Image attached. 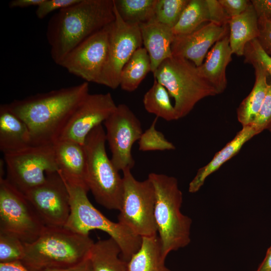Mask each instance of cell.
I'll return each mask as SVG.
<instances>
[{"label": "cell", "mask_w": 271, "mask_h": 271, "mask_svg": "<svg viewBox=\"0 0 271 271\" xmlns=\"http://www.w3.org/2000/svg\"><path fill=\"white\" fill-rule=\"evenodd\" d=\"M243 56L244 63L259 64L266 71L268 76L271 77V56L264 51L257 39L246 45Z\"/></svg>", "instance_id": "d6a6232c"}, {"label": "cell", "mask_w": 271, "mask_h": 271, "mask_svg": "<svg viewBox=\"0 0 271 271\" xmlns=\"http://www.w3.org/2000/svg\"><path fill=\"white\" fill-rule=\"evenodd\" d=\"M0 271H31L21 261L0 263Z\"/></svg>", "instance_id": "60d3db41"}, {"label": "cell", "mask_w": 271, "mask_h": 271, "mask_svg": "<svg viewBox=\"0 0 271 271\" xmlns=\"http://www.w3.org/2000/svg\"><path fill=\"white\" fill-rule=\"evenodd\" d=\"M258 19L271 20V0L250 1Z\"/></svg>", "instance_id": "f35d334b"}, {"label": "cell", "mask_w": 271, "mask_h": 271, "mask_svg": "<svg viewBox=\"0 0 271 271\" xmlns=\"http://www.w3.org/2000/svg\"><path fill=\"white\" fill-rule=\"evenodd\" d=\"M122 201L118 222L143 237L157 235L155 220V193L151 181L137 180L131 170L123 171Z\"/></svg>", "instance_id": "ba28073f"}, {"label": "cell", "mask_w": 271, "mask_h": 271, "mask_svg": "<svg viewBox=\"0 0 271 271\" xmlns=\"http://www.w3.org/2000/svg\"><path fill=\"white\" fill-rule=\"evenodd\" d=\"M148 178L155 190V220L163 254L166 258L171 251L190 243L192 220L181 211L183 194L175 177L151 173Z\"/></svg>", "instance_id": "277c9868"}, {"label": "cell", "mask_w": 271, "mask_h": 271, "mask_svg": "<svg viewBox=\"0 0 271 271\" xmlns=\"http://www.w3.org/2000/svg\"><path fill=\"white\" fill-rule=\"evenodd\" d=\"M62 178L69 192L70 205L64 227L85 235L95 229L107 233L119 246L122 258L128 261L139 250L142 237L120 223L110 220L95 208L88 198L89 190L86 185Z\"/></svg>", "instance_id": "5b68a950"}, {"label": "cell", "mask_w": 271, "mask_h": 271, "mask_svg": "<svg viewBox=\"0 0 271 271\" xmlns=\"http://www.w3.org/2000/svg\"><path fill=\"white\" fill-rule=\"evenodd\" d=\"M139 25L143 45L149 55L154 73L164 61L172 56L171 46L175 36L171 28L154 19Z\"/></svg>", "instance_id": "ac0fdd59"}, {"label": "cell", "mask_w": 271, "mask_h": 271, "mask_svg": "<svg viewBox=\"0 0 271 271\" xmlns=\"http://www.w3.org/2000/svg\"><path fill=\"white\" fill-rule=\"evenodd\" d=\"M89 94V83L38 93L7 104L27 125L32 146L52 145Z\"/></svg>", "instance_id": "6da1fadb"}, {"label": "cell", "mask_w": 271, "mask_h": 271, "mask_svg": "<svg viewBox=\"0 0 271 271\" xmlns=\"http://www.w3.org/2000/svg\"><path fill=\"white\" fill-rule=\"evenodd\" d=\"M210 22L217 25H228L231 18L227 14L218 0H206Z\"/></svg>", "instance_id": "d590c367"}, {"label": "cell", "mask_w": 271, "mask_h": 271, "mask_svg": "<svg viewBox=\"0 0 271 271\" xmlns=\"http://www.w3.org/2000/svg\"><path fill=\"white\" fill-rule=\"evenodd\" d=\"M106 141L102 124L95 127L85 139L86 184L98 203L106 209L119 211L122 201L123 178L107 156Z\"/></svg>", "instance_id": "8992f818"}, {"label": "cell", "mask_w": 271, "mask_h": 271, "mask_svg": "<svg viewBox=\"0 0 271 271\" xmlns=\"http://www.w3.org/2000/svg\"><path fill=\"white\" fill-rule=\"evenodd\" d=\"M117 107L109 93L88 94L77 107L58 140L84 145L88 134L110 116Z\"/></svg>", "instance_id": "9a60e30c"}, {"label": "cell", "mask_w": 271, "mask_h": 271, "mask_svg": "<svg viewBox=\"0 0 271 271\" xmlns=\"http://www.w3.org/2000/svg\"><path fill=\"white\" fill-rule=\"evenodd\" d=\"M255 70V82L249 94L237 109V117L242 126L252 123L259 112L267 92L268 75L259 64L252 63Z\"/></svg>", "instance_id": "d4e9b609"}, {"label": "cell", "mask_w": 271, "mask_h": 271, "mask_svg": "<svg viewBox=\"0 0 271 271\" xmlns=\"http://www.w3.org/2000/svg\"><path fill=\"white\" fill-rule=\"evenodd\" d=\"M170 97L167 89L154 79L152 86L144 96V107L147 111L157 117L167 121L177 120L176 112Z\"/></svg>", "instance_id": "4316f807"}, {"label": "cell", "mask_w": 271, "mask_h": 271, "mask_svg": "<svg viewBox=\"0 0 271 271\" xmlns=\"http://www.w3.org/2000/svg\"><path fill=\"white\" fill-rule=\"evenodd\" d=\"M189 2V0H156L154 19L172 29Z\"/></svg>", "instance_id": "f546056e"}, {"label": "cell", "mask_w": 271, "mask_h": 271, "mask_svg": "<svg viewBox=\"0 0 271 271\" xmlns=\"http://www.w3.org/2000/svg\"><path fill=\"white\" fill-rule=\"evenodd\" d=\"M157 118L156 117L150 126L143 132L138 141L140 151L147 152L175 149V146L167 140L162 132L156 129Z\"/></svg>", "instance_id": "4dcf8cb0"}, {"label": "cell", "mask_w": 271, "mask_h": 271, "mask_svg": "<svg viewBox=\"0 0 271 271\" xmlns=\"http://www.w3.org/2000/svg\"><path fill=\"white\" fill-rule=\"evenodd\" d=\"M113 0H79L49 20L46 30L53 61L60 65L85 40L115 20Z\"/></svg>", "instance_id": "7a4b0ae2"}, {"label": "cell", "mask_w": 271, "mask_h": 271, "mask_svg": "<svg viewBox=\"0 0 271 271\" xmlns=\"http://www.w3.org/2000/svg\"><path fill=\"white\" fill-rule=\"evenodd\" d=\"M79 1V0H44L37 7L36 15L38 19H43L51 12L68 7Z\"/></svg>", "instance_id": "e575fe53"}, {"label": "cell", "mask_w": 271, "mask_h": 271, "mask_svg": "<svg viewBox=\"0 0 271 271\" xmlns=\"http://www.w3.org/2000/svg\"><path fill=\"white\" fill-rule=\"evenodd\" d=\"M258 28L257 39L264 51L271 56V20L258 19Z\"/></svg>", "instance_id": "8d00e7d4"}, {"label": "cell", "mask_w": 271, "mask_h": 271, "mask_svg": "<svg viewBox=\"0 0 271 271\" xmlns=\"http://www.w3.org/2000/svg\"><path fill=\"white\" fill-rule=\"evenodd\" d=\"M150 71L149 55L144 47H140L123 67L120 76L119 86L124 91L132 92L138 88Z\"/></svg>", "instance_id": "484cf974"}, {"label": "cell", "mask_w": 271, "mask_h": 271, "mask_svg": "<svg viewBox=\"0 0 271 271\" xmlns=\"http://www.w3.org/2000/svg\"><path fill=\"white\" fill-rule=\"evenodd\" d=\"M6 179L25 194L42 184L47 173L58 171L52 145L31 146L4 155Z\"/></svg>", "instance_id": "30bf717a"}, {"label": "cell", "mask_w": 271, "mask_h": 271, "mask_svg": "<svg viewBox=\"0 0 271 271\" xmlns=\"http://www.w3.org/2000/svg\"><path fill=\"white\" fill-rule=\"evenodd\" d=\"M53 147L60 175L67 180L87 187V158L84 145L70 140H58Z\"/></svg>", "instance_id": "e0dca14e"}, {"label": "cell", "mask_w": 271, "mask_h": 271, "mask_svg": "<svg viewBox=\"0 0 271 271\" xmlns=\"http://www.w3.org/2000/svg\"><path fill=\"white\" fill-rule=\"evenodd\" d=\"M24 194L46 227H64L70 213V199L58 172L47 173L42 184Z\"/></svg>", "instance_id": "4fadbf2b"}, {"label": "cell", "mask_w": 271, "mask_h": 271, "mask_svg": "<svg viewBox=\"0 0 271 271\" xmlns=\"http://www.w3.org/2000/svg\"><path fill=\"white\" fill-rule=\"evenodd\" d=\"M228 26L229 45L233 54L243 56L246 45L259 35L258 19L251 2L243 13L231 18Z\"/></svg>", "instance_id": "7402d4cb"}, {"label": "cell", "mask_w": 271, "mask_h": 271, "mask_svg": "<svg viewBox=\"0 0 271 271\" xmlns=\"http://www.w3.org/2000/svg\"><path fill=\"white\" fill-rule=\"evenodd\" d=\"M44 271H88L85 265V260L81 264L67 268L57 269H49Z\"/></svg>", "instance_id": "7bdbcfd3"}, {"label": "cell", "mask_w": 271, "mask_h": 271, "mask_svg": "<svg viewBox=\"0 0 271 271\" xmlns=\"http://www.w3.org/2000/svg\"><path fill=\"white\" fill-rule=\"evenodd\" d=\"M259 133L252 124L242 126L233 139L216 153L207 164L198 170L195 176L189 183V192L191 193L198 192L208 176L236 155L245 143Z\"/></svg>", "instance_id": "ffe728a7"}, {"label": "cell", "mask_w": 271, "mask_h": 271, "mask_svg": "<svg viewBox=\"0 0 271 271\" xmlns=\"http://www.w3.org/2000/svg\"><path fill=\"white\" fill-rule=\"evenodd\" d=\"M122 20L126 23L140 25L154 18L156 0H113Z\"/></svg>", "instance_id": "f1b7e54d"}, {"label": "cell", "mask_w": 271, "mask_h": 271, "mask_svg": "<svg viewBox=\"0 0 271 271\" xmlns=\"http://www.w3.org/2000/svg\"><path fill=\"white\" fill-rule=\"evenodd\" d=\"M153 74L174 98L178 119L188 115L200 100L218 94L195 65L181 57L172 56L166 59Z\"/></svg>", "instance_id": "52a82bcc"}, {"label": "cell", "mask_w": 271, "mask_h": 271, "mask_svg": "<svg viewBox=\"0 0 271 271\" xmlns=\"http://www.w3.org/2000/svg\"><path fill=\"white\" fill-rule=\"evenodd\" d=\"M166 257L157 235L142 237L139 250L127 261L128 271H171L165 264Z\"/></svg>", "instance_id": "cb8c5ba5"}, {"label": "cell", "mask_w": 271, "mask_h": 271, "mask_svg": "<svg viewBox=\"0 0 271 271\" xmlns=\"http://www.w3.org/2000/svg\"><path fill=\"white\" fill-rule=\"evenodd\" d=\"M114 11L115 17L110 25L107 60L97 82L113 89L119 86L123 67L143 45L140 25L124 21L114 4Z\"/></svg>", "instance_id": "8fae6325"}, {"label": "cell", "mask_w": 271, "mask_h": 271, "mask_svg": "<svg viewBox=\"0 0 271 271\" xmlns=\"http://www.w3.org/2000/svg\"><path fill=\"white\" fill-rule=\"evenodd\" d=\"M232 54L228 34L213 46L204 62L197 67L200 74L215 89L218 94L223 93L227 87L226 69L232 60Z\"/></svg>", "instance_id": "d6986e66"}, {"label": "cell", "mask_w": 271, "mask_h": 271, "mask_svg": "<svg viewBox=\"0 0 271 271\" xmlns=\"http://www.w3.org/2000/svg\"><path fill=\"white\" fill-rule=\"evenodd\" d=\"M261 132L271 124V81L260 109L251 124ZM251 125V124H250Z\"/></svg>", "instance_id": "836d02e7"}, {"label": "cell", "mask_w": 271, "mask_h": 271, "mask_svg": "<svg viewBox=\"0 0 271 271\" xmlns=\"http://www.w3.org/2000/svg\"><path fill=\"white\" fill-rule=\"evenodd\" d=\"M32 146L30 130L25 123L8 107L0 106V150L4 155Z\"/></svg>", "instance_id": "44dd1931"}, {"label": "cell", "mask_w": 271, "mask_h": 271, "mask_svg": "<svg viewBox=\"0 0 271 271\" xmlns=\"http://www.w3.org/2000/svg\"><path fill=\"white\" fill-rule=\"evenodd\" d=\"M44 0H13L9 2L10 8H24L39 6Z\"/></svg>", "instance_id": "ab89813d"}, {"label": "cell", "mask_w": 271, "mask_h": 271, "mask_svg": "<svg viewBox=\"0 0 271 271\" xmlns=\"http://www.w3.org/2000/svg\"><path fill=\"white\" fill-rule=\"evenodd\" d=\"M227 14L233 17L243 13L248 7L250 1L247 0H218Z\"/></svg>", "instance_id": "74e56055"}, {"label": "cell", "mask_w": 271, "mask_h": 271, "mask_svg": "<svg viewBox=\"0 0 271 271\" xmlns=\"http://www.w3.org/2000/svg\"><path fill=\"white\" fill-rule=\"evenodd\" d=\"M45 228L25 194L0 177V232L28 243L36 240Z\"/></svg>", "instance_id": "9c48e42d"}, {"label": "cell", "mask_w": 271, "mask_h": 271, "mask_svg": "<svg viewBox=\"0 0 271 271\" xmlns=\"http://www.w3.org/2000/svg\"><path fill=\"white\" fill-rule=\"evenodd\" d=\"M209 22L206 1L189 0L172 31L174 36L187 34Z\"/></svg>", "instance_id": "83f0119b"}, {"label": "cell", "mask_w": 271, "mask_h": 271, "mask_svg": "<svg viewBox=\"0 0 271 271\" xmlns=\"http://www.w3.org/2000/svg\"><path fill=\"white\" fill-rule=\"evenodd\" d=\"M104 123L112 163L119 171L131 170L134 165L132 147L143 132L140 120L128 106L120 104Z\"/></svg>", "instance_id": "7c38bea8"}, {"label": "cell", "mask_w": 271, "mask_h": 271, "mask_svg": "<svg viewBox=\"0 0 271 271\" xmlns=\"http://www.w3.org/2000/svg\"><path fill=\"white\" fill-rule=\"evenodd\" d=\"M271 132V124L267 128Z\"/></svg>", "instance_id": "ee69618b"}, {"label": "cell", "mask_w": 271, "mask_h": 271, "mask_svg": "<svg viewBox=\"0 0 271 271\" xmlns=\"http://www.w3.org/2000/svg\"><path fill=\"white\" fill-rule=\"evenodd\" d=\"M24 254L25 244L22 240L0 232V263L21 261Z\"/></svg>", "instance_id": "1f68e13d"}, {"label": "cell", "mask_w": 271, "mask_h": 271, "mask_svg": "<svg viewBox=\"0 0 271 271\" xmlns=\"http://www.w3.org/2000/svg\"><path fill=\"white\" fill-rule=\"evenodd\" d=\"M256 271H271V246L268 248L264 259Z\"/></svg>", "instance_id": "b9f144b4"}, {"label": "cell", "mask_w": 271, "mask_h": 271, "mask_svg": "<svg viewBox=\"0 0 271 271\" xmlns=\"http://www.w3.org/2000/svg\"><path fill=\"white\" fill-rule=\"evenodd\" d=\"M94 243L89 235L46 227L36 240L24 243L21 262L31 271L72 267L85 261Z\"/></svg>", "instance_id": "3957f363"}, {"label": "cell", "mask_w": 271, "mask_h": 271, "mask_svg": "<svg viewBox=\"0 0 271 271\" xmlns=\"http://www.w3.org/2000/svg\"><path fill=\"white\" fill-rule=\"evenodd\" d=\"M110 25L74 48L59 65L85 82L97 83L107 60Z\"/></svg>", "instance_id": "5bb4252c"}, {"label": "cell", "mask_w": 271, "mask_h": 271, "mask_svg": "<svg viewBox=\"0 0 271 271\" xmlns=\"http://www.w3.org/2000/svg\"><path fill=\"white\" fill-rule=\"evenodd\" d=\"M121 250L111 238L93 244L85 260L88 271H128L127 261L119 257Z\"/></svg>", "instance_id": "603a6c76"}, {"label": "cell", "mask_w": 271, "mask_h": 271, "mask_svg": "<svg viewBox=\"0 0 271 271\" xmlns=\"http://www.w3.org/2000/svg\"><path fill=\"white\" fill-rule=\"evenodd\" d=\"M228 34V25L205 23L190 33L175 36L171 46L172 56L187 59L199 67L210 48Z\"/></svg>", "instance_id": "2e32d148"}]
</instances>
